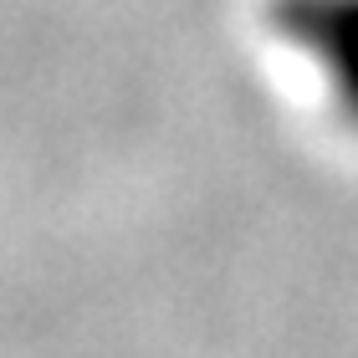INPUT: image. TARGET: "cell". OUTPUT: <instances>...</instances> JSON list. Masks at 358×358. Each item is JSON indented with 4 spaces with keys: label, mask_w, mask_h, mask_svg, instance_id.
<instances>
[{
    "label": "cell",
    "mask_w": 358,
    "mask_h": 358,
    "mask_svg": "<svg viewBox=\"0 0 358 358\" xmlns=\"http://www.w3.org/2000/svg\"><path fill=\"white\" fill-rule=\"evenodd\" d=\"M266 26L317 72L338 118L358 128V0H266Z\"/></svg>",
    "instance_id": "6da1fadb"
}]
</instances>
